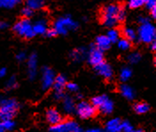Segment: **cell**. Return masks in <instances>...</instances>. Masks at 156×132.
<instances>
[{"mask_svg": "<svg viewBox=\"0 0 156 132\" xmlns=\"http://www.w3.org/2000/svg\"><path fill=\"white\" fill-rule=\"evenodd\" d=\"M122 6L117 4H109L101 11V21L107 28H115L119 22V13Z\"/></svg>", "mask_w": 156, "mask_h": 132, "instance_id": "cell-1", "label": "cell"}, {"mask_svg": "<svg viewBox=\"0 0 156 132\" xmlns=\"http://www.w3.org/2000/svg\"><path fill=\"white\" fill-rule=\"evenodd\" d=\"M19 103L13 98H0V120L12 119L19 110Z\"/></svg>", "mask_w": 156, "mask_h": 132, "instance_id": "cell-2", "label": "cell"}, {"mask_svg": "<svg viewBox=\"0 0 156 132\" xmlns=\"http://www.w3.org/2000/svg\"><path fill=\"white\" fill-rule=\"evenodd\" d=\"M57 35H66L71 31H76L78 28V23L70 16H61L54 21L52 27Z\"/></svg>", "mask_w": 156, "mask_h": 132, "instance_id": "cell-3", "label": "cell"}, {"mask_svg": "<svg viewBox=\"0 0 156 132\" xmlns=\"http://www.w3.org/2000/svg\"><path fill=\"white\" fill-rule=\"evenodd\" d=\"M13 31L20 36L21 38H24V39H32L33 37L36 36L34 30H33V24L30 22V21L29 19H21L19 21H17L13 28H12Z\"/></svg>", "mask_w": 156, "mask_h": 132, "instance_id": "cell-4", "label": "cell"}, {"mask_svg": "<svg viewBox=\"0 0 156 132\" xmlns=\"http://www.w3.org/2000/svg\"><path fill=\"white\" fill-rule=\"evenodd\" d=\"M136 34L137 39L141 42L149 44L152 43V41L156 37V29L151 22H146L144 24H140Z\"/></svg>", "mask_w": 156, "mask_h": 132, "instance_id": "cell-5", "label": "cell"}, {"mask_svg": "<svg viewBox=\"0 0 156 132\" xmlns=\"http://www.w3.org/2000/svg\"><path fill=\"white\" fill-rule=\"evenodd\" d=\"M91 104L103 114H110L114 110V102L106 95H100L93 97Z\"/></svg>", "mask_w": 156, "mask_h": 132, "instance_id": "cell-6", "label": "cell"}, {"mask_svg": "<svg viewBox=\"0 0 156 132\" xmlns=\"http://www.w3.org/2000/svg\"><path fill=\"white\" fill-rule=\"evenodd\" d=\"M76 112L80 118L90 119L96 115L97 109L95 108V106L92 104H90L85 101H81L76 104Z\"/></svg>", "mask_w": 156, "mask_h": 132, "instance_id": "cell-7", "label": "cell"}, {"mask_svg": "<svg viewBox=\"0 0 156 132\" xmlns=\"http://www.w3.org/2000/svg\"><path fill=\"white\" fill-rule=\"evenodd\" d=\"M55 78L56 76L53 70H51L50 67H47V66L44 67L42 69V78H41L42 89L44 90H48L51 88H52Z\"/></svg>", "mask_w": 156, "mask_h": 132, "instance_id": "cell-8", "label": "cell"}, {"mask_svg": "<svg viewBox=\"0 0 156 132\" xmlns=\"http://www.w3.org/2000/svg\"><path fill=\"white\" fill-rule=\"evenodd\" d=\"M67 83V79L64 75L60 74L56 76L52 88L54 90V97L57 100H60L64 97V89H66Z\"/></svg>", "mask_w": 156, "mask_h": 132, "instance_id": "cell-9", "label": "cell"}, {"mask_svg": "<svg viewBox=\"0 0 156 132\" xmlns=\"http://www.w3.org/2000/svg\"><path fill=\"white\" fill-rule=\"evenodd\" d=\"M88 62L90 64L93 65L94 67L104 62V55L103 51L98 49L96 47H92L90 51L88 52L87 55Z\"/></svg>", "mask_w": 156, "mask_h": 132, "instance_id": "cell-10", "label": "cell"}, {"mask_svg": "<svg viewBox=\"0 0 156 132\" xmlns=\"http://www.w3.org/2000/svg\"><path fill=\"white\" fill-rule=\"evenodd\" d=\"M78 124L75 121H65V122H61L57 125H53L51 126V128L50 129L51 132H72L75 128H76Z\"/></svg>", "mask_w": 156, "mask_h": 132, "instance_id": "cell-11", "label": "cell"}, {"mask_svg": "<svg viewBox=\"0 0 156 132\" xmlns=\"http://www.w3.org/2000/svg\"><path fill=\"white\" fill-rule=\"evenodd\" d=\"M28 77L30 81H33L37 74V55L36 53H32L28 59Z\"/></svg>", "mask_w": 156, "mask_h": 132, "instance_id": "cell-12", "label": "cell"}, {"mask_svg": "<svg viewBox=\"0 0 156 132\" xmlns=\"http://www.w3.org/2000/svg\"><path fill=\"white\" fill-rule=\"evenodd\" d=\"M95 71H97L98 74H99L101 77H103L106 80H110L113 77V69L110 64L107 62H102L98 65L95 66Z\"/></svg>", "mask_w": 156, "mask_h": 132, "instance_id": "cell-13", "label": "cell"}, {"mask_svg": "<svg viewBox=\"0 0 156 132\" xmlns=\"http://www.w3.org/2000/svg\"><path fill=\"white\" fill-rule=\"evenodd\" d=\"M48 23L44 18H40L33 24V30L36 35H44L48 30Z\"/></svg>", "mask_w": 156, "mask_h": 132, "instance_id": "cell-14", "label": "cell"}, {"mask_svg": "<svg viewBox=\"0 0 156 132\" xmlns=\"http://www.w3.org/2000/svg\"><path fill=\"white\" fill-rule=\"evenodd\" d=\"M46 120L51 125H57L62 121V117L60 113L54 108H50L46 112Z\"/></svg>", "mask_w": 156, "mask_h": 132, "instance_id": "cell-15", "label": "cell"}, {"mask_svg": "<svg viewBox=\"0 0 156 132\" xmlns=\"http://www.w3.org/2000/svg\"><path fill=\"white\" fill-rule=\"evenodd\" d=\"M122 122L118 119H111L106 124V130L110 132H121L122 131Z\"/></svg>", "mask_w": 156, "mask_h": 132, "instance_id": "cell-16", "label": "cell"}, {"mask_svg": "<svg viewBox=\"0 0 156 132\" xmlns=\"http://www.w3.org/2000/svg\"><path fill=\"white\" fill-rule=\"evenodd\" d=\"M111 44H112V42L109 40V39L105 35L98 36L95 41V47L101 51L107 50L110 47Z\"/></svg>", "mask_w": 156, "mask_h": 132, "instance_id": "cell-17", "label": "cell"}, {"mask_svg": "<svg viewBox=\"0 0 156 132\" xmlns=\"http://www.w3.org/2000/svg\"><path fill=\"white\" fill-rule=\"evenodd\" d=\"M62 101H63V109L65 112L67 113H72L76 111V103L74 101V99L71 97V96H65L63 98H62Z\"/></svg>", "mask_w": 156, "mask_h": 132, "instance_id": "cell-18", "label": "cell"}, {"mask_svg": "<svg viewBox=\"0 0 156 132\" xmlns=\"http://www.w3.org/2000/svg\"><path fill=\"white\" fill-rule=\"evenodd\" d=\"M120 92L128 100H133L135 98V91L134 89L128 84H122L120 86Z\"/></svg>", "mask_w": 156, "mask_h": 132, "instance_id": "cell-19", "label": "cell"}, {"mask_svg": "<svg viewBox=\"0 0 156 132\" xmlns=\"http://www.w3.org/2000/svg\"><path fill=\"white\" fill-rule=\"evenodd\" d=\"M87 54L88 53L86 52L84 47H79V48H76V49H75V50L71 52L70 57H71V59L73 61L81 62L85 58Z\"/></svg>", "mask_w": 156, "mask_h": 132, "instance_id": "cell-20", "label": "cell"}, {"mask_svg": "<svg viewBox=\"0 0 156 132\" xmlns=\"http://www.w3.org/2000/svg\"><path fill=\"white\" fill-rule=\"evenodd\" d=\"M133 109L137 114H145L146 112H149L150 106L146 102H138V103H136L134 104Z\"/></svg>", "mask_w": 156, "mask_h": 132, "instance_id": "cell-21", "label": "cell"}, {"mask_svg": "<svg viewBox=\"0 0 156 132\" xmlns=\"http://www.w3.org/2000/svg\"><path fill=\"white\" fill-rule=\"evenodd\" d=\"M122 33L123 35V38L128 40H129L130 42L137 39L136 31L133 28H131V27H125V28H123Z\"/></svg>", "mask_w": 156, "mask_h": 132, "instance_id": "cell-22", "label": "cell"}, {"mask_svg": "<svg viewBox=\"0 0 156 132\" xmlns=\"http://www.w3.org/2000/svg\"><path fill=\"white\" fill-rule=\"evenodd\" d=\"M45 0H26V6L32 10H39L44 7Z\"/></svg>", "mask_w": 156, "mask_h": 132, "instance_id": "cell-23", "label": "cell"}, {"mask_svg": "<svg viewBox=\"0 0 156 132\" xmlns=\"http://www.w3.org/2000/svg\"><path fill=\"white\" fill-rule=\"evenodd\" d=\"M131 76H132V71H131V69H130L129 67L125 66V67H123V68L121 69L120 76H119L121 81H128L131 78Z\"/></svg>", "mask_w": 156, "mask_h": 132, "instance_id": "cell-24", "label": "cell"}, {"mask_svg": "<svg viewBox=\"0 0 156 132\" xmlns=\"http://www.w3.org/2000/svg\"><path fill=\"white\" fill-rule=\"evenodd\" d=\"M107 37L112 43H115L120 40V31L115 28H112L107 31Z\"/></svg>", "mask_w": 156, "mask_h": 132, "instance_id": "cell-25", "label": "cell"}, {"mask_svg": "<svg viewBox=\"0 0 156 132\" xmlns=\"http://www.w3.org/2000/svg\"><path fill=\"white\" fill-rule=\"evenodd\" d=\"M21 0H0V7L12 8L16 6Z\"/></svg>", "mask_w": 156, "mask_h": 132, "instance_id": "cell-26", "label": "cell"}, {"mask_svg": "<svg viewBox=\"0 0 156 132\" xmlns=\"http://www.w3.org/2000/svg\"><path fill=\"white\" fill-rule=\"evenodd\" d=\"M117 46L122 51H126L129 50L131 47V43L130 41L126 39H120L119 40L117 41Z\"/></svg>", "mask_w": 156, "mask_h": 132, "instance_id": "cell-27", "label": "cell"}, {"mask_svg": "<svg viewBox=\"0 0 156 132\" xmlns=\"http://www.w3.org/2000/svg\"><path fill=\"white\" fill-rule=\"evenodd\" d=\"M18 87V81L15 76H12L10 77V79L6 81L5 84V89L7 90H12V89H15Z\"/></svg>", "mask_w": 156, "mask_h": 132, "instance_id": "cell-28", "label": "cell"}, {"mask_svg": "<svg viewBox=\"0 0 156 132\" xmlns=\"http://www.w3.org/2000/svg\"><path fill=\"white\" fill-rule=\"evenodd\" d=\"M128 61L132 64L137 63L138 62L141 60V55L138 52H132L128 55Z\"/></svg>", "mask_w": 156, "mask_h": 132, "instance_id": "cell-29", "label": "cell"}, {"mask_svg": "<svg viewBox=\"0 0 156 132\" xmlns=\"http://www.w3.org/2000/svg\"><path fill=\"white\" fill-rule=\"evenodd\" d=\"M145 4L144 0H129L128 1V6L131 9H136L141 7Z\"/></svg>", "mask_w": 156, "mask_h": 132, "instance_id": "cell-30", "label": "cell"}, {"mask_svg": "<svg viewBox=\"0 0 156 132\" xmlns=\"http://www.w3.org/2000/svg\"><path fill=\"white\" fill-rule=\"evenodd\" d=\"M2 122H3V126H4L5 130L11 131V130H12L15 128V122L12 121V119H11V120H5V121H2Z\"/></svg>", "mask_w": 156, "mask_h": 132, "instance_id": "cell-31", "label": "cell"}, {"mask_svg": "<svg viewBox=\"0 0 156 132\" xmlns=\"http://www.w3.org/2000/svg\"><path fill=\"white\" fill-rule=\"evenodd\" d=\"M135 130L133 128V126L129 122H122V131L121 132H134Z\"/></svg>", "mask_w": 156, "mask_h": 132, "instance_id": "cell-32", "label": "cell"}, {"mask_svg": "<svg viewBox=\"0 0 156 132\" xmlns=\"http://www.w3.org/2000/svg\"><path fill=\"white\" fill-rule=\"evenodd\" d=\"M21 14L25 19H29L30 17L33 16L34 14V10H32L31 8H29L28 6H25L22 10H21Z\"/></svg>", "mask_w": 156, "mask_h": 132, "instance_id": "cell-33", "label": "cell"}, {"mask_svg": "<svg viewBox=\"0 0 156 132\" xmlns=\"http://www.w3.org/2000/svg\"><path fill=\"white\" fill-rule=\"evenodd\" d=\"M66 89L69 92H73V93H76V92L78 91L77 84H76L74 82H68L67 86H66Z\"/></svg>", "mask_w": 156, "mask_h": 132, "instance_id": "cell-34", "label": "cell"}, {"mask_svg": "<svg viewBox=\"0 0 156 132\" xmlns=\"http://www.w3.org/2000/svg\"><path fill=\"white\" fill-rule=\"evenodd\" d=\"M27 58H28V56H27V53L25 51H20L16 55V59L19 62L25 61Z\"/></svg>", "mask_w": 156, "mask_h": 132, "instance_id": "cell-35", "label": "cell"}, {"mask_svg": "<svg viewBox=\"0 0 156 132\" xmlns=\"http://www.w3.org/2000/svg\"><path fill=\"white\" fill-rule=\"evenodd\" d=\"M45 35H46L47 37H49V38H53V37H55V36L57 35V33H56V31H55V30H54L53 28H51V29H48V30H47Z\"/></svg>", "mask_w": 156, "mask_h": 132, "instance_id": "cell-36", "label": "cell"}, {"mask_svg": "<svg viewBox=\"0 0 156 132\" xmlns=\"http://www.w3.org/2000/svg\"><path fill=\"white\" fill-rule=\"evenodd\" d=\"M144 2L146 5V6L150 9L156 5V0H144Z\"/></svg>", "mask_w": 156, "mask_h": 132, "instance_id": "cell-37", "label": "cell"}, {"mask_svg": "<svg viewBox=\"0 0 156 132\" xmlns=\"http://www.w3.org/2000/svg\"><path fill=\"white\" fill-rule=\"evenodd\" d=\"M8 23L5 21H0V31H4L8 28Z\"/></svg>", "mask_w": 156, "mask_h": 132, "instance_id": "cell-38", "label": "cell"}, {"mask_svg": "<svg viewBox=\"0 0 156 132\" xmlns=\"http://www.w3.org/2000/svg\"><path fill=\"white\" fill-rule=\"evenodd\" d=\"M138 22L140 24H144V23H146V22H149V19L147 17H145V16H140L138 18Z\"/></svg>", "mask_w": 156, "mask_h": 132, "instance_id": "cell-39", "label": "cell"}, {"mask_svg": "<svg viewBox=\"0 0 156 132\" xmlns=\"http://www.w3.org/2000/svg\"><path fill=\"white\" fill-rule=\"evenodd\" d=\"M151 14L154 19H156V5L151 8Z\"/></svg>", "mask_w": 156, "mask_h": 132, "instance_id": "cell-40", "label": "cell"}, {"mask_svg": "<svg viewBox=\"0 0 156 132\" xmlns=\"http://www.w3.org/2000/svg\"><path fill=\"white\" fill-rule=\"evenodd\" d=\"M6 75V69L5 68H0V78H4Z\"/></svg>", "mask_w": 156, "mask_h": 132, "instance_id": "cell-41", "label": "cell"}, {"mask_svg": "<svg viewBox=\"0 0 156 132\" xmlns=\"http://www.w3.org/2000/svg\"><path fill=\"white\" fill-rule=\"evenodd\" d=\"M87 132H104V130H101V129L93 128V129H90V130H88Z\"/></svg>", "mask_w": 156, "mask_h": 132, "instance_id": "cell-42", "label": "cell"}, {"mask_svg": "<svg viewBox=\"0 0 156 132\" xmlns=\"http://www.w3.org/2000/svg\"><path fill=\"white\" fill-rule=\"evenodd\" d=\"M151 47H152L153 50L156 52V37L154 39V40L152 41V43H151Z\"/></svg>", "mask_w": 156, "mask_h": 132, "instance_id": "cell-43", "label": "cell"}, {"mask_svg": "<svg viewBox=\"0 0 156 132\" xmlns=\"http://www.w3.org/2000/svg\"><path fill=\"white\" fill-rule=\"evenodd\" d=\"M72 132H84V130H83V129L78 125L76 128H75V129L73 130V131Z\"/></svg>", "mask_w": 156, "mask_h": 132, "instance_id": "cell-44", "label": "cell"}, {"mask_svg": "<svg viewBox=\"0 0 156 132\" xmlns=\"http://www.w3.org/2000/svg\"><path fill=\"white\" fill-rule=\"evenodd\" d=\"M5 129H4V126H3V122L0 120V132H5Z\"/></svg>", "mask_w": 156, "mask_h": 132, "instance_id": "cell-45", "label": "cell"}, {"mask_svg": "<svg viewBox=\"0 0 156 132\" xmlns=\"http://www.w3.org/2000/svg\"><path fill=\"white\" fill-rule=\"evenodd\" d=\"M134 132H145L143 130H141V129H138V130H135V131Z\"/></svg>", "mask_w": 156, "mask_h": 132, "instance_id": "cell-46", "label": "cell"}, {"mask_svg": "<svg viewBox=\"0 0 156 132\" xmlns=\"http://www.w3.org/2000/svg\"><path fill=\"white\" fill-rule=\"evenodd\" d=\"M154 63H155V65H156V56H155V59H154Z\"/></svg>", "mask_w": 156, "mask_h": 132, "instance_id": "cell-47", "label": "cell"}, {"mask_svg": "<svg viewBox=\"0 0 156 132\" xmlns=\"http://www.w3.org/2000/svg\"><path fill=\"white\" fill-rule=\"evenodd\" d=\"M104 132H110V131H107V130H104Z\"/></svg>", "mask_w": 156, "mask_h": 132, "instance_id": "cell-48", "label": "cell"}]
</instances>
